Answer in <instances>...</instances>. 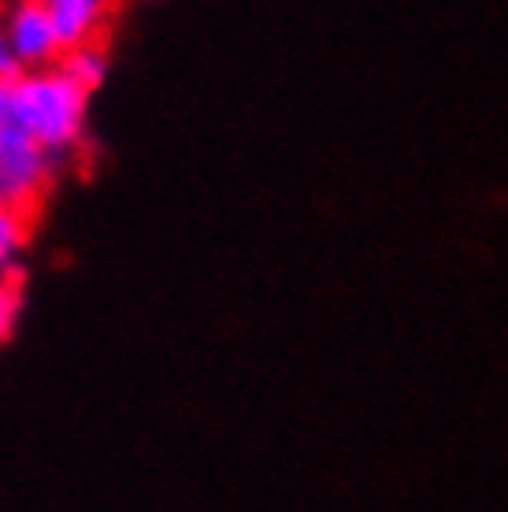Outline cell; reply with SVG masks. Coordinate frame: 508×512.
I'll return each mask as SVG.
<instances>
[{
  "instance_id": "obj_1",
  "label": "cell",
  "mask_w": 508,
  "mask_h": 512,
  "mask_svg": "<svg viewBox=\"0 0 508 512\" xmlns=\"http://www.w3.org/2000/svg\"><path fill=\"white\" fill-rule=\"evenodd\" d=\"M89 93L78 90L60 67L23 71L8 93V119L26 130L60 167L71 153H78L86 134Z\"/></svg>"
},
{
  "instance_id": "obj_2",
  "label": "cell",
  "mask_w": 508,
  "mask_h": 512,
  "mask_svg": "<svg viewBox=\"0 0 508 512\" xmlns=\"http://www.w3.org/2000/svg\"><path fill=\"white\" fill-rule=\"evenodd\" d=\"M60 167L26 130L12 119H0V208L34 219L45 205Z\"/></svg>"
},
{
  "instance_id": "obj_3",
  "label": "cell",
  "mask_w": 508,
  "mask_h": 512,
  "mask_svg": "<svg viewBox=\"0 0 508 512\" xmlns=\"http://www.w3.org/2000/svg\"><path fill=\"white\" fill-rule=\"evenodd\" d=\"M4 41L12 56L19 60L23 71H41V67H56L60 64V41H56V30H52L49 8L45 4H19L8 12L4 19Z\"/></svg>"
},
{
  "instance_id": "obj_4",
  "label": "cell",
  "mask_w": 508,
  "mask_h": 512,
  "mask_svg": "<svg viewBox=\"0 0 508 512\" xmlns=\"http://www.w3.org/2000/svg\"><path fill=\"white\" fill-rule=\"evenodd\" d=\"M56 30L60 49H82V45H101L104 30L112 23V8L104 0H45Z\"/></svg>"
},
{
  "instance_id": "obj_5",
  "label": "cell",
  "mask_w": 508,
  "mask_h": 512,
  "mask_svg": "<svg viewBox=\"0 0 508 512\" xmlns=\"http://www.w3.org/2000/svg\"><path fill=\"white\" fill-rule=\"evenodd\" d=\"M60 71H64L71 82H75L78 90H101V82L108 78V49L101 45H82V49H71L60 56Z\"/></svg>"
},
{
  "instance_id": "obj_6",
  "label": "cell",
  "mask_w": 508,
  "mask_h": 512,
  "mask_svg": "<svg viewBox=\"0 0 508 512\" xmlns=\"http://www.w3.org/2000/svg\"><path fill=\"white\" fill-rule=\"evenodd\" d=\"M19 308H23V290H19V275H15V279L0 282V342H8V334L15 331Z\"/></svg>"
},
{
  "instance_id": "obj_7",
  "label": "cell",
  "mask_w": 508,
  "mask_h": 512,
  "mask_svg": "<svg viewBox=\"0 0 508 512\" xmlns=\"http://www.w3.org/2000/svg\"><path fill=\"white\" fill-rule=\"evenodd\" d=\"M19 75H23V67H19V60L12 56L4 34H0V119H8V93H12V82Z\"/></svg>"
}]
</instances>
